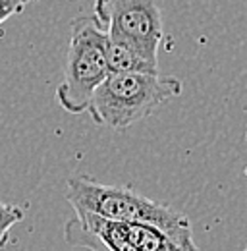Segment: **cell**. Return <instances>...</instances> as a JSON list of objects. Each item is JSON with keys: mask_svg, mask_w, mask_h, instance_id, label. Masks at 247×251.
I'll return each instance as SVG.
<instances>
[{"mask_svg": "<svg viewBox=\"0 0 247 251\" xmlns=\"http://www.w3.org/2000/svg\"><path fill=\"white\" fill-rule=\"evenodd\" d=\"M106 60L110 74H158V62L149 60L133 43L112 33H106Z\"/></svg>", "mask_w": 247, "mask_h": 251, "instance_id": "6", "label": "cell"}, {"mask_svg": "<svg viewBox=\"0 0 247 251\" xmlns=\"http://www.w3.org/2000/svg\"><path fill=\"white\" fill-rule=\"evenodd\" d=\"M182 95V81L158 74H108L95 89L87 112L97 126L125 129Z\"/></svg>", "mask_w": 247, "mask_h": 251, "instance_id": "2", "label": "cell"}, {"mask_svg": "<svg viewBox=\"0 0 247 251\" xmlns=\"http://www.w3.org/2000/svg\"><path fill=\"white\" fill-rule=\"evenodd\" d=\"M31 0H0V25L16 14H22Z\"/></svg>", "mask_w": 247, "mask_h": 251, "instance_id": "9", "label": "cell"}, {"mask_svg": "<svg viewBox=\"0 0 247 251\" xmlns=\"http://www.w3.org/2000/svg\"><path fill=\"white\" fill-rule=\"evenodd\" d=\"M70 45L56 100L68 114L87 110L95 89L108 77L106 31L93 16H77L70 24Z\"/></svg>", "mask_w": 247, "mask_h": 251, "instance_id": "3", "label": "cell"}, {"mask_svg": "<svg viewBox=\"0 0 247 251\" xmlns=\"http://www.w3.org/2000/svg\"><path fill=\"white\" fill-rule=\"evenodd\" d=\"M24 220V211L18 205L0 201V248H6L10 238V228Z\"/></svg>", "mask_w": 247, "mask_h": 251, "instance_id": "8", "label": "cell"}, {"mask_svg": "<svg viewBox=\"0 0 247 251\" xmlns=\"http://www.w3.org/2000/svg\"><path fill=\"white\" fill-rule=\"evenodd\" d=\"M244 251H247V248H246V250H244Z\"/></svg>", "mask_w": 247, "mask_h": 251, "instance_id": "10", "label": "cell"}, {"mask_svg": "<svg viewBox=\"0 0 247 251\" xmlns=\"http://www.w3.org/2000/svg\"><path fill=\"white\" fill-rule=\"evenodd\" d=\"M66 199L74 209L125 224H149L168 234L182 251H201L193 242L191 222L184 213L153 201L131 188L106 186L89 176H72Z\"/></svg>", "mask_w": 247, "mask_h": 251, "instance_id": "1", "label": "cell"}, {"mask_svg": "<svg viewBox=\"0 0 247 251\" xmlns=\"http://www.w3.org/2000/svg\"><path fill=\"white\" fill-rule=\"evenodd\" d=\"M125 224V222H124ZM129 240L137 251H182L176 242L162 230L149 224H125Z\"/></svg>", "mask_w": 247, "mask_h": 251, "instance_id": "7", "label": "cell"}, {"mask_svg": "<svg viewBox=\"0 0 247 251\" xmlns=\"http://www.w3.org/2000/svg\"><path fill=\"white\" fill-rule=\"evenodd\" d=\"M75 217L66 222L64 238L72 248L89 251H137L124 222L102 219L93 213L74 209Z\"/></svg>", "mask_w": 247, "mask_h": 251, "instance_id": "5", "label": "cell"}, {"mask_svg": "<svg viewBox=\"0 0 247 251\" xmlns=\"http://www.w3.org/2000/svg\"><path fill=\"white\" fill-rule=\"evenodd\" d=\"M95 18L106 33L133 43L156 62L162 41V14L156 0H95Z\"/></svg>", "mask_w": 247, "mask_h": 251, "instance_id": "4", "label": "cell"}]
</instances>
